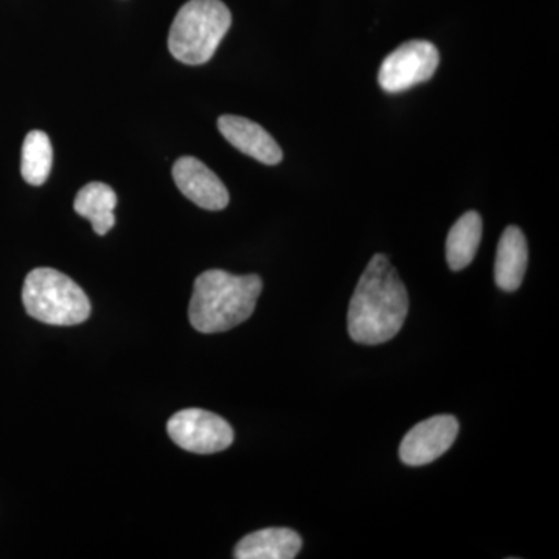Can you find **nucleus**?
I'll return each instance as SVG.
<instances>
[{
    "mask_svg": "<svg viewBox=\"0 0 559 559\" xmlns=\"http://www.w3.org/2000/svg\"><path fill=\"white\" fill-rule=\"evenodd\" d=\"M218 130L231 146L261 164L277 165L283 160L278 143L255 121L240 116H221Z\"/></svg>",
    "mask_w": 559,
    "mask_h": 559,
    "instance_id": "obj_9",
    "label": "nucleus"
},
{
    "mask_svg": "<svg viewBox=\"0 0 559 559\" xmlns=\"http://www.w3.org/2000/svg\"><path fill=\"white\" fill-rule=\"evenodd\" d=\"M117 207L116 191L108 183L91 182L84 186L76 194L73 209L83 218L90 219L95 234L106 235L116 226Z\"/></svg>",
    "mask_w": 559,
    "mask_h": 559,
    "instance_id": "obj_12",
    "label": "nucleus"
},
{
    "mask_svg": "<svg viewBox=\"0 0 559 559\" xmlns=\"http://www.w3.org/2000/svg\"><path fill=\"white\" fill-rule=\"evenodd\" d=\"M173 179L183 197L198 207L218 212L229 205V191L223 180L197 157H180L173 167Z\"/></svg>",
    "mask_w": 559,
    "mask_h": 559,
    "instance_id": "obj_8",
    "label": "nucleus"
},
{
    "mask_svg": "<svg viewBox=\"0 0 559 559\" xmlns=\"http://www.w3.org/2000/svg\"><path fill=\"white\" fill-rule=\"evenodd\" d=\"M170 439L193 454H215L234 443V429L219 415L204 409H186L173 415L167 425Z\"/></svg>",
    "mask_w": 559,
    "mask_h": 559,
    "instance_id": "obj_6",
    "label": "nucleus"
},
{
    "mask_svg": "<svg viewBox=\"0 0 559 559\" xmlns=\"http://www.w3.org/2000/svg\"><path fill=\"white\" fill-rule=\"evenodd\" d=\"M409 297L388 257L377 253L360 275L348 308V333L364 345L384 344L403 329Z\"/></svg>",
    "mask_w": 559,
    "mask_h": 559,
    "instance_id": "obj_1",
    "label": "nucleus"
},
{
    "mask_svg": "<svg viewBox=\"0 0 559 559\" xmlns=\"http://www.w3.org/2000/svg\"><path fill=\"white\" fill-rule=\"evenodd\" d=\"M263 280L259 275H234L212 270L202 272L193 286L190 323L200 333L229 331L253 314Z\"/></svg>",
    "mask_w": 559,
    "mask_h": 559,
    "instance_id": "obj_2",
    "label": "nucleus"
},
{
    "mask_svg": "<svg viewBox=\"0 0 559 559\" xmlns=\"http://www.w3.org/2000/svg\"><path fill=\"white\" fill-rule=\"evenodd\" d=\"M440 64L439 49L429 40L404 43L382 61L378 83L389 94L409 91L432 79Z\"/></svg>",
    "mask_w": 559,
    "mask_h": 559,
    "instance_id": "obj_5",
    "label": "nucleus"
},
{
    "mask_svg": "<svg viewBox=\"0 0 559 559\" xmlns=\"http://www.w3.org/2000/svg\"><path fill=\"white\" fill-rule=\"evenodd\" d=\"M301 549L299 533L289 528H264L245 536L235 547L237 559H293Z\"/></svg>",
    "mask_w": 559,
    "mask_h": 559,
    "instance_id": "obj_11",
    "label": "nucleus"
},
{
    "mask_svg": "<svg viewBox=\"0 0 559 559\" xmlns=\"http://www.w3.org/2000/svg\"><path fill=\"white\" fill-rule=\"evenodd\" d=\"M22 301L31 318L55 326H73L91 316V300L68 275L38 267L25 277Z\"/></svg>",
    "mask_w": 559,
    "mask_h": 559,
    "instance_id": "obj_4",
    "label": "nucleus"
},
{
    "mask_svg": "<svg viewBox=\"0 0 559 559\" xmlns=\"http://www.w3.org/2000/svg\"><path fill=\"white\" fill-rule=\"evenodd\" d=\"M51 164H53V148H51L49 135L38 130L28 132L22 145V178L31 186H43L49 179Z\"/></svg>",
    "mask_w": 559,
    "mask_h": 559,
    "instance_id": "obj_14",
    "label": "nucleus"
},
{
    "mask_svg": "<svg viewBox=\"0 0 559 559\" xmlns=\"http://www.w3.org/2000/svg\"><path fill=\"white\" fill-rule=\"evenodd\" d=\"M459 436V421L452 415H437L418 423L406 433L400 447L401 462L423 466L441 457Z\"/></svg>",
    "mask_w": 559,
    "mask_h": 559,
    "instance_id": "obj_7",
    "label": "nucleus"
},
{
    "mask_svg": "<svg viewBox=\"0 0 559 559\" xmlns=\"http://www.w3.org/2000/svg\"><path fill=\"white\" fill-rule=\"evenodd\" d=\"M528 264V246L524 231L516 226L507 227L500 237L496 253V285L507 293L520 289Z\"/></svg>",
    "mask_w": 559,
    "mask_h": 559,
    "instance_id": "obj_10",
    "label": "nucleus"
},
{
    "mask_svg": "<svg viewBox=\"0 0 559 559\" xmlns=\"http://www.w3.org/2000/svg\"><path fill=\"white\" fill-rule=\"evenodd\" d=\"M231 25V13L221 0H189L176 14L168 49L176 60L201 66L212 60Z\"/></svg>",
    "mask_w": 559,
    "mask_h": 559,
    "instance_id": "obj_3",
    "label": "nucleus"
},
{
    "mask_svg": "<svg viewBox=\"0 0 559 559\" xmlns=\"http://www.w3.org/2000/svg\"><path fill=\"white\" fill-rule=\"evenodd\" d=\"M481 240V218L477 212H466L451 227L447 240V260L452 271H462L473 263Z\"/></svg>",
    "mask_w": 559,
    "mask_h": 559,
    "instance_id": "obj_13",
    "label": "nucleus"
}]
</instances>
